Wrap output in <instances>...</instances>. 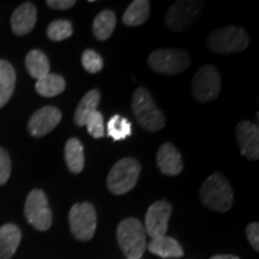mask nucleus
I'll list each match as a JSON object with an SVG mask.
<instances>
[{"label":"nucleus","mask_w":259,"mask_h":259,"mask_svg":"<svg viewBox=\"0 0 259 259\" xmlns=\"http://www.w3.org/2000/svg\"><path fill=\"white\" fill-rule=\"evenodd\" d=\"M170 213L171 205L166 200H158L149 206L145 216V232L151 238L166 235Z\"/></svg>","instance_id":"nucleus-12"},{"label":"nucleus","mask_w":259,"mask_h":259,"mask_svg":"<svg viewBox=\"0 0 259 259\" xmlns=\"http://www.w3.org/2000/svg\"><path fill=\"white\" fill-rule=\"evenodd\" d=\"M65 161L73 174H78L83 170L84 149L77 138H70L65 144Z\"/></svg>","instance_id":"nucleus-22"},{"label":"nucleus","mask_w":259,"mask_h":259,"mask_svg":"<svg viewBox=\"0 0 259 259\" xmlns=\"http://www.w3.org/2000/svg\"><path fill=\"white\" fill-rule=\"evenodd\" d=\"M37 19V10L32 3L19 5L11 16V28L16 35H27L34 29Z\"/></svg>","instance_id":"nucleus-14"},{"label":"nucleus","mask_w":259,"mask_h":259,"mask_svg":"<svg viewBox=\"0 0 259 259\" xmlns=\"http://www.w3.org/2000/svg\"><path fill=\"white\" fill-rule=\"evenodd\" d=\"M116 238L127 259H141L147 248V232L139 220H122L116 229Z\"/></svg>","instance_id":"nucleus-2"},{"label":"nucleus","mask_w":259,"mask_h":259,"mask_svg":"<svg viewBox=\"0 0 259 259\" xmlns=\"http://www.w3.org/2000/svg\"><path fill=\"white\" fill-rule=\"evenodd\" d=\"M24 213L27 221L37 231L46 232L52 226V211L46 193L35 189L28 194L25 200Z\"/></svg>","instance_id":"nucleus-10"},{"label":"nucleus","mask_w":259,"mask_h":259,"mask_svg":"<svg viewBox=\"0 0 259 259\" xmlns=\"http://www.w3.org/2000/svg\"><path fill=\"white\" fill-rule=\"evenodd\" d=\"M157 167L162 173L177 177L183 171L184 164L178 149L170 143H164L157 151Z\"/></svg>","instance_id":"nucleus-15"},{"label":"nucleus","mask_w":259,"mask_h":259,"mask_svg":"<svg viewBox=\"0 0 259 259\" xmlns=\"http://www.w3.org/2000/svg\"><path fill=\"white\" fill-rule=\"evenodd\" d=\"M221 92V76L212 65H204L194 74L192 94L198 102H211Z\"/></svg>","instance_id":"nucleus-9"},{"label":"nucleus","mask_w":259,"mask_h":259,"mask_svg":"<svg viewBox=\"0 0 259 259\" xmlns=\"http://www.w3.org/2000/svg\"><path fill=\"white\" fill-rule=\"evenodd\" d=\"M16 72L6 60H0V108L10 101L15 90Z\"/></svg>","instance_id":"nucleus-18"},{"label":"nucleus","mask_w":259,"mask_h":259,"mask_svg":"<svg viewBox=\"0 0 259 259\" xmlns=\"http://www.w3.org/2000/svg\"><path fill=\"white\" fill-rule=\"evenodd\" d=\"M132 109L136 119L147 131L157 132L166 125L163 113L157 108L151 94L143 87H139L132 96Z\"/></svg>","instance_id":"nucleus-3"},{"label":"nucleus","mask_w":259,"mask_h":259,"mask_svg":"<svg viewBox=\"0 0 259 259\" xmlns=\"http://www.w3.org/2000/svg\"><path fill=\"white\" fill-rule=\"evenodd\" d=\"M116 25V16L111 10H103L96 16L93 23V32L99 41L111 37Z\"/></svg>","instance_id":"nucleus-21"},{"label":"nucleus","mask_w":259,"mask_h":259,"mask_svg":"<svg viewBox=\"0 0 259 259\" xmlns=\"http://www.w3.org/2000/svg\"><path fill=\"white\" fill-rule=\"evenodd\" d=\"M211 259H239L236 255H232V254H218L211 257Z\"/></svg>","instance_id":"nucleus-32"},{"label":"nucleus","mask_w":259,"mask_h":259,"mask_svg":"<svg viewBox=\"0 0 259 259\" xmlns=\"http://www.w3.org/2000/svg\"><path fill=\"white\" fill-rule=\"evenodd\" d=\"M236 141L240 147L242 156L248 160H258L259 157V130L253 122L244 120L235 127Z\"/></svg>","instance_id":"nucleus-13"},{"label":"nucleus","mask_w":259,"mask_h":259,"mask_svg":"<svg viewBox=\"0 0 259 259\" xmlns=\"http://www.w3.org/2000/svg\"><path fill=\"white\" fill-rule=\"evenodd\" d=\"M61 120V112L54 106H45L30 116L28 122L29 134L32 137H44L57 127Z\"/></svg>","instance_id":"nucleus-11"},{"label":"nucleus","mask_w":259,"mask_h":259,"mask_svg":"<svg viewBox=\"0 0 259 259\" xmlns=\"http://www.w3.org/2000/svg\"><path fill=\"white\" fill-rule=\"evenodd\" d=\"M150 15V3L147 0H135L126 9L122 22L127 27H139L148 21Z\"/></svg>","instance_id":"nucleus-19"},{"label":"nucleus","mask_w":259,"mask_h":259,"mask_svg":"<svg viewBox=\"0 0 259 259\" xmlns=\"http://www.w3.org/2000/svg\"><path fill=\"white\" fill-rule=\"evenodd\" d=\"M69 222L74 238L80 241L93 239L97 225L96 210L93 204L88 202L74 204L69 212Z\"/></svg>","instance_id":"nucleus-6"},{"label":"nucleus","mask_w":259,"mask_h":259,"mask_svg":"<svg viewBox=\"0 0 259 259\" xmlns=\"http://www.w3.org/2000/svg\"><path fill=\"white\" fill-rule=\"evenodd\" d=\"M250 44L244 28L231 25L213 30L206 38L209 50L218 54H232L245 51Z\"/></svg>","instance_id":"nucleus-4"},{"label":"nucleus","mask_w":259,"mask_h":259,"mask_svg":"<svg viewBox=\"0 0 259 259\" xmlns=\"http://www.w3.org/2000/svg\"><path fill=\"white\" fill-rule=\"evenodd\" d=\"M46 4L54 10H67L76 5L74 0H47Z\"/></svg>","instance_id":"nucleus-31"},{"label":"nucleus","mask_w":259,"mask_h":259,"mask_svg":"<svg viewBox=\"0 0 259 259\" xmlns=\"http://www.w3.org/2000/svg\"><path fill=\"white\" fill-rule=\"evenodd\" d=\"M147 247L149 252L161 258H180L184 255V250L179 242L166 235L153 238Z\"/></svg>","instance_id":"nucleus-17"},{"label":"nucleus","mask_w":259,"mask_h":259,"mask_svg":"<svg viewBox=\"0 0 259 259\" xmlns=\"http://www.w3.org/2000/svg\"><path fill=\"white\" fill-rule=\"evenodd\" d=\"M82 65L89 73H97L103 69V59L95 51L87 50L82 56Z\"/></svg>","instance_id":"nucleus-28"},{"label":"nucleus","mask_w":259,"mask_h":259,"mask_svg":"<svg viewBox=\"0 0 259 259\" xmlns=\"http://www.w3.org/2000/svg\"><path fill=\"white\" fill-rule=\"evenodd\" d=\"M88 128V134L94 138H103L106 136L105 132V125H103V115L101 112L95 111L87 118L85 124Z\"/></svg>","instance_id":"nucleus-27"},{"label":"nucleus","mask_w":259,"mask_h":259,"mask_svg":"<svg viewBox=\"0 0 259 259\" xmlns=\"http://www.w3.org/2000/svg\"><path fill=\"white\" fill-rule=\"evenodd\" d=\"M141 174V164L136 158L125 157L113 166L107 177V186L113 194H125L137 184Z\"/></svg>","instance_id":"nucleus-5"},{"label":"nucleus","mask_w":259,"mask_h":259,"mask_svg":"<svg viewBox=\"0 0 259 259\" xmlns=\"http://www.w3.org/2000/svg\"><path fill=\"white\" fill-rule=\"evenodd\" d=\"M73 27L72 23L67 19H58L52 22L47 27V36L51 41L60 42L72 36Z\"/></svg>","instance_id":"nucleus-26"},{"label":"nucleus","mask_w":259,"mask_h":259,"mask_svg":"<svg viewBox=\"0 0 259 259\" xmlns=\"http://www.w3.org/2000/svg\"><path fill=\"white\" fill-rule=\"evenodd\" d=\"M25 67H27L29 74L38 80L50 73L51 65L44 52L32 50L29 52L25 58Z\"/></svg>","instance_id":"nucleus-23"},{"label":"nucleus","mask_w":259,"mask_h":259,"mask_svg":"<svg viewBox=\"0 0 259 259\" xmlns=\"http://www.w3.org/2000/svg\"><path fill=\"white\" fill-rule=\"evenodd\" d=\"M11 176V158L5 149L0 148V185H5Z\"/></svg>","instance_id":"nucleus-29"},{"label":"nucleus","mask_w":259,"mask_h":259,"mask_svg":"<svg viewBox=\"0 0 259 259\" xmlns=\"http://www.w3.org/2000/svg\"><path fill=\"white\" fill-rule=\"evenodd\" d=\"M187 52L181 50H156L148 58L149 66L161 74H179L190 66Z\"/></svg>","instance_id":"nucleus-8"},{"label":"nucleus","mask_w":259,"mask_h":259,"mask_svg":"<svg viewBox=\"0 0 259 259\" xmlns=\"http://www.w3.org/2000/svg\"><path fill=\"white\" fill-rule=\"evenodd\" d=\"M66 88V82L59 74L48 73L47 76L38 79L35 89L38 95L44 97H54L59 95Z\"/></svg>","instance_id":"nucleus-24"},{"label":"nucleus","mask_w":259,"mask_h":259,"mask_svg":"<svg viewBox=\"0 0 259 259\" xmlns=\"http://www.w3.org/2000/svg\"><path fill=\"white\" fill-rule=\"evenodd\" d=\"M203 2L179 0L168 9L164 23L171 31H184L192 27L203 10Z\"/></svg>","instance_id":"nucleus-7"},{"label":"nucleus","mask_w":259,"mask_h":259,"mask_svg":"<svg viewBox=\"0 0 259 259\" xmlns=\"http://www.w3.org/2000/svg\"><path fill=\"white\" fill-rule=\"evenodd\" d=\"M22 233L17 226L8 223L0 227V259H11L21 244Z\"/></svg>","instance_id":"nucleus-16"},{"label":"nucleus","mask_w":259,"mask_h":259,"mask_svg":"<svg viewBox=\"0 0 259 259\" xmlns=\"http://www.w3.org/2000/svg\"><path fill=\"white\" fill-rule=\"evenodd\" d=\"M101 100V94L97 89L89 90L80 100L78 106H77L76 112H74V122L77 126H84L87 118L92 114L93 112L97 111V107L100 105Z\"/></svg>","instance_id":"nucleus-20"},{"label":"nucleus","mask_w":259,"mask_h":259,"mask_svg":"<svg viewBox=\"0 0 259 259\" xmlns=\"http://www.w3.org/2000/svg\"><path fill=\"white\" fill-rule=\"evenodd\" d=\"M200 199L212 211L226 212L232 208L234 193L225 177L220 173H213L200 187Z\"/></svg>","instance_id":"nucleus-1"},{"label":"nucleus","mask_w":259,"mask_h":259,"mask_svg":"<svg viewBox=\"0 0 259 259\" xmlns=\"http://www.w3.org/2000/svg\"><path fill=\"white\" fill-rule=\"evenodd\" d=\"M246 234L252 247L255 251H259V225L258 222H252L246 228Z\"/></svg>","instance_id":"nucleus-30"},{"label":"nucleus","mask_w":259,"mask_h":259,"mask_svg":"<svg viewBox=\"0 0 259 259\" xmlns=\"http://www.w3.org/2000/svg\"><path fill=\"white\" fill-rule=\"evenodd\" d=\"M107 135L113 141H124L132 135V124L120 114L113 115L107 124Z\"/></svg>","instance_id":"nucleus-25"}]
</instances>
